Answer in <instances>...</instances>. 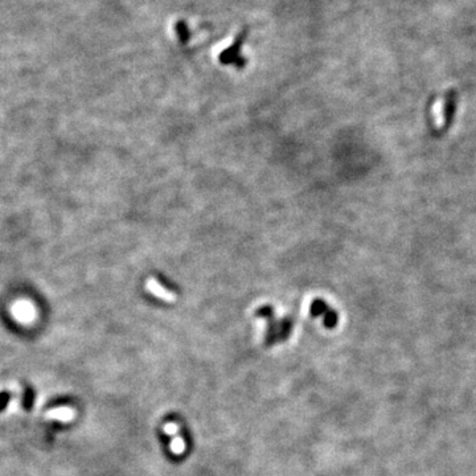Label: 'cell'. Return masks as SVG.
Instances as JSON below:
<instances>
[{"label": "cell", "mask_w": 476, "mask_h": 476, "mask_svg": "<svg viewBox=\"0 0 476 476\" xmlns=\"http://www.w3.org/2000/svg\"><path fill=\"white\" fill-rule=\"evenodd\" d=\"M76 417V410H73L69 406H60V408L52 409L45 413L46 419H54V421H61V422H70Z\"/></svg>", "instance_id": "cell-1"}, {"label": "cell", "mask_w": 476, "mask_h": 476, "mask_svg": "<svg viewBox=\"0 0 476 476\" xmlns=\"http://www.w3.org/2000/svg\"><path fill=\"white\" fill-rule=\"evenodd\" d=\"M185 442L181 437H175L171 442V451L176 455H181L185 451Z\"/></svg>", "instance_id": "cell-2"}, {"label": "cell", "mask_w": 476, "mask_h": 476, "mask_svg": "<svg viewBox=\"0 0 476 476\" xmlns=\"http://www.w3.org/2000/svg\"><path fill=\"white\" fill-rule=\"evenodd\" d=\"M179 431V426L173 422H168L164 425V433L167 435H175Z\"/></svg>", "instance_id": "cell-3"}]
</instances>
